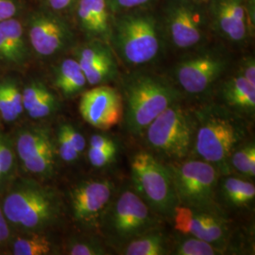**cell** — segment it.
Masks as SVG:
<instances>
[{
  "label": "cell",
  "instance_id": "cell-17",
  "mask_svg": "<svg viewBox=\"0 0 255 255\" xmlns=\"http://www.w3.org/2000/svg\"><path fill=\"white\" fill-rule=\"evenodd\" d=\"M72 9L75 23L85 40L109 42L114 13L106 0H77Z\"/></svg>",
  "mask_w": 255,
  "mask_h": 255
},
{
  "label": "cell",
  "instance_id": "cell-37",
  "mask_svg": "<svg viewBox=\"0 0 255 255\" xmlns=\"http://www.w3.org/2000/svg\"><path fill=\"white\" fill-rule=\"evenodd\" d=\"M237 72L255 85V60L254 55L243 57L237 64Z\"/></svg>",
  "mask_w": 255,
  "mask_h": 255
},
{
  "label": "cell",
  "instance_id": "cell-26",
  "mask_svg": "<svg viewBox=\"0 0 255 255\" xmlns=\"http://www.w3.org/2000/svg\"><path fill=\"white\" fill-rule=\"evenodd\" d=\"M232 171L248 180L255 178V143L254 139H248L237 146L230 157Z\"/></svg>",
  "mask_w": 255,
  "mask_h": 255
},
{
  "label": "cell",
  "instance_id": "cell-2",
  "mask_svg": "<svg viewBox=\"0 0 255 255\" xmlns=\"http://www.w3.org/2000/svg\"><path fill=\"white\" fill-rule=\"evenodd\" d=\"M193 111L197 121L193 153L215 165L220 175L233 174L230 157L250 139L252 122L220 103H203Z\"/></svg>",
  "mask_w": 255,
  "mask_h": 255
},
{
  "label": "cell",
  "instance_id": "cell-29",
  "mask_svg": "<svg viewBox=\"0 0 255 255\" xmlns=\"http://www.w3.org/2000/svg\"><path fill=\"white\" fill-rule=\"evenodd\" d=\"M119 153V146H112L108 148H92L89 147L87 151V156L89 163L93 167L101 169L104 167H108L114 164L117 160Z\"/></svg>",
  "mask_w": 255,
  "mask_h": 255
},
{
  "label": "cell",
  "instance_id": "cell-13",
  "mask_svg": "<svg viewBox=\"0 0 255 255\" xmlns=\"http://www.w3.org/2000/svg\"><path fill=\"white\" fill-rule=\"evenodd\" d=\"M226 214L221 208H201L178 204L168 221L172 222L175 232L201 238L227 253L231 223Z\"/></svg>",
  "mask_w": 255,
  "mask_h": 255
},
{
  "label": "cell",
  "instance_id": "cell-31",
  "mask_svg": "<svg viewBox=\"0 0 255 255\" xmlns=\"http://www.w3.org/2000/svg\"><path fill=\"white\" fill-rule=\"evenodd\" d=\"M112 12L115 14L133 9L152 8L158 0H106Z\"/></svg>",
  "mask_w": 255,
  "mask_h": 255
},
{
  "label": "cell",
  "instance_id": "cell-36",
  "mask_svg": "<svg viewBox=\"0 0 255 255\" xmlns=\"http://www.w3.org/2000/svg\"><path fill=\"white\" fill-rule=\"evenodd\" d=\"M22 9L23 5L20 0H0V23L17 17Z\"/></svg>",
  "mask_w": 255,
  "mask_h": 255
},
{
  "label": "cell",
  "instance_id": "cell-42",
  "mask_svg": "<svg viewBox=\"0 0 255 255\" xmlns=\"http://www.w3.org/2000/svg\"><path fill=\"white\" fill-rule=\"evenodd\" d=\"M2 179H3V178H2V174H1V171H0V182H1Z\"/></svg>",
  "mask_w": 255,
  "mask_h": 255
},
{
  "label": "cell",
  "instance_id": "cell-43",
  "mask_svg": "<svg viewBox=\"0 0 255 255\" xmlns=\"http://www.w3.org/2000/svg\"><path fill=\"white\" fill-rule=\"evenodd\" d=\"M196 1H201V2H206L207 0H196Z\"/></svg>",
  "mask_w": 255,
  "mask_h": 255
},
{
  "label": "cell",
  "instance_id": "cell-8",
  "mask_svg": "<svg viewBox=\"0 0 255 255\" xmlns=\"http://www.w3.org/2000/svg\"><path fill=\"white\" fill-rule=\"evenodd\" d=\"M158 16L166 49L182 54L209 43L212 32L206 2L164 0Z\"/></svg>",
  "mask_w": 255,
  "mask_h": 255
},
{
  "label": "cell",
  "instance_id": "cell-40",
  "mask_svg": "<svg viewBox=\"0 0 255 255\" xmlns=\"http://www.w3.org/2000/svg\"><path fill=\"white\" fill-rule=\"evenodd\" d=\"M0 60L6 64L17 65L15 57L12 54L9 45L1 31H0Z\"/></svg>",
  "mask_w": 255,
  "mask_h": 255
},
{
  "label": "cell",
  "instance_id": "cell-19",
  "mask_svg": "<svg viewBox=\"0 0 255 255\" xmlns=\"http://www.w3.org/2000/svg\"><path fill=\"white\" fill-rule=\"evenodd\" d=\"M216 203L223 211H244L255 206L254 182L233 174L220 175L216 187Z\"/></svg>",
  "mask_w": 255,
  "mask_h": 255
},
{
  "label": "cell",
  "instance_id": "cell-12",
  "mask_svg": "<svg viewBox=\"0 0 255 255\" xmlns=\"http://www.w3.org/2000/svg\"><path fill=\"white\" fill-rule=\"evenodd\" d=\"M24 26L29 45L40 57H54L75 44L70 23L61 13L46 7L29 12Z\"/></svg>",
  "mask_w": 255,
  "mask_h": 255
},
{
  "label": "cell",
  "instance_id": "cell-9",
  "mask_svg": "<svg viewBox=\"0 0 255 255\" xmlns=\"http://www.w3.org/2000/svg\"><path fill=\"white\" fill-rule=\"evenodd\" d=\"M130 184L150 209L169 220L178 205L167 165L148 150H138L130 160Z\"/></svg>",
  "mask_w": 255,
  "mask_h": 255
},
{
  "label": "cell",
  "instance_id": "cell-7",
  "mask_svg": "<svg viewBox=\"0 0 255 255\" xmlns=\"http://www.w3.org/2000/svg\"><path fill=\"white\" fill-rule=\"evenodd\" d=\"M182 101L164 110L141 136L148 151L168 162L185 159L194 150L197 121L193 109L184 106Z\"/></svg>",
  "mask_w": 255,
  "mask_h": 255
},
{
  "label": "cell",
  "instance_id": "cell-30",
  "mask_svg": "<svg viewBox=\"0 0 255 255\" xmlns=\"http://www.w3.org/2000/svg\"><path fill=\"white\" fill-rule=\"evenodd\" d=\"M57 153L61 157V159L68 164H72L77 162L81 155L77 152L72 143L65 135L64 130L59 127L57 132V141H56Z\"/></svg>",
  "mask_w": 255,
  "mask_h": 255
},
{
  "label": "cell",
  "instance_id": "cell-14",
  "mask_svg": "<svg viewBox=\"0 0 255 255\" xmlns=\"http://www.w3.org/2000/svg\"><path fill=\"white\" fill-rule=\"evenodd\" d=\"M116 192V185L109 179L99 178L79 182L69 194L75 222L86 230L99 231L102 215Z\"/></svg>",
  "mask_w": 255,
  "mask_h": 255
},
{
  "label": "cell",
  "instance_id": "cell-25",
  "mask_svg": "<svg viewBox=\"0 0 255 255\" xmlns=\"http://www.w3.org/2000/svg\"><path fill=\"white\" fill-rule=\"evenodd\" d=\"M0 31L5 37L9 48L14 55L17 65L27 62L28 57L27 37L24 23L17 17L8 19L0 23Z\"/></svg>",
  "mask_w": 255,
  "mask_h": 255
},
{
  "label": "cell",
  "instance_id": "cell-33",
  "mask_svg": "<svg viewBox=\"0 0 255 255\" xmlns=\"http://www.w3.org/2000/svg\"><path fill=\"white\" fill-rule=\"evenodd\" d=\"M0 116L6 122H12L18 119L12 109L5 81L0 82Z\"/></svg>",
  "mask_w": 255,
  "mask_h": 255
},
{
  "label": "cell",
  "instance_id": "cell-21",
  "mask_svg": "<svg viewBox=\"0 0 255 255\" xmlns=\"http://www.w3.org/2000/svg\"><path fill=\"white\" fill-rule=\"evenodd\" d=\"M115 252L122 255H170V237L160 226L130 239Z\"/></svg>",
  "mask_w": 255,
  "mask_h": 255
},
{
  "label": "cell",
  "instance_id": "cell-16",
  "mask_svg": "<svg viewBox=\"0 0 255 255\" xmlns=\"http://www.w3.org/2000/svg\"><path fill=\"white\" fill-rule=\"evenodd\" d=\"M82 119L93 127L108 130L122 120L123 102L119 88L109 84L93 86L80 101Z\"/></svg>",
  "mask_w": 255,
  "mask_h": 255
},
{
  "label": "cell",
  "instance_id": "cell-1",
  "mask_svg": "<svg viewBox=\"0 0 255 255\" xmlns=\"http://www.w3.org/2000/svg\"><path fill=\"white\" fill-rule=\"evenodd\" d=\"M119 83L123 102L120 123L128 134L133 137L141 138L147 126L164 110L184 99L169 77L146 68L120 75Z\"/></svg>",
  "mask_w": 255,
  "mask_h": 255
},
{
  "label": "cell",
  "instance_id": "cell-38",
  "mask_svg": "<svg viewBox=\"0 0 255 255\" xmlns=\"http://www.w3.org/2000/svg\"><path fill=\"white\" fill-rule=\"evenodd\" d=\"M119 146L117 141L108 133H94L89 140V147L92 148H108L112 146Z\"/></svg>",
  "mask_w": 255,
  "mask_h": 255
},
{
  "label": "cell",
  "instance_id": "cell-11",
  "mask_svg": "<svg viewBox=\"0 0 255 255\" xmlns=\"http://www.w3.org/2000/svg\"><path fill=\"white\" fill-rule=\"evenodd\" d=\"M212 34L224 45L244 47L255 33V0H207Z\"/></svg>",
  "mask_w": 255,
  "mask_h": 255
},
{
  "label": "cell",
  "instance_id": "cell-27",
  "mask_svg": "<svg viewBox=\"0 0 255 255\" xmlns=\"http://www.w3.org/2000/svg\"><path fill=\"white\" fill-rule=\"evenodd\" d=\"M12 252L15 255H56V246L48 237L40 233H32V236L18 238L12 244Z\"/></svg>",
  "mask_w": 255,
  "mask_h": 255
},
{
  "label": "cell",
  "instance_id": "cell-35",
  "mask_svg": "<svg viewBox=\"0 0 255 255\" xmlns=\"http://www.w3.org/2000/svg\"><path fill=\"white\" fill-rule=\"evenodd\" d=\"M5 82H6L9 100H10L11 105H12V109L14 111L15 115L19 118L24 110L22 91L19 89L18 85L15 83L14 81L5 80Z\"/></svg>",
  "mask_w": 255,
  "mask_h": 255
},
{
  "label": "cell",
  "instance_id": "cell-24",
  "mask_svg": "<svg viewBox=\"0 0 255 255\" xmlns=\"http://www.w3.org/2000/svg\"><path fill=\"white\" fill-rule=\"evenodd\" d=\"M227 253L212 243L201 238L177 233L170 237V255H220Z\"/></svg>",
  "mask_w": 255,
  "mask_h": 255
},
{
  "label": "cell",
  "instance_id": "cell-34",
  "mask_svg": "<svg viewBox=\"0 0 255 255\" xmlns=\"http://www.w3.org/2000/svg\"><path fill=\"white\" fill-rule=\"evenodd\" d=\"M60 128L64 130L65 135L72 143L77 152L80 155L83 154L85 151V148L87 146V144H86L85 137L83 136L82 132L70 123H63Z\"/></svg>",
  "mask_w": 255,
  "mask_h": 255
},
{
  "label": "cell",
  "instance_id": "cell-39",
  "mask_svg": "<svg viewBox=\"0 0 255 255\" xmlns=\"http://www.w3.org/2000/svg\"><path fill=\"white\" fill-rule=\"evenodd\" d=\"M76 1L77 0H44L46 8L59 13H62L68 9H72Z\"/></svg>",
  "mask_w": 255,
  "mask_h": 255
},
{
  "label": "cell",
  "instance_id": "cell-3",
  "mask_svg": "<svg viewBox=\"0 0 255 255\" xmlns=\"http://www.w3.org/2000/svg\"><path fill=\"white\" fill-rule=\"evenodd\" d=\"M109 43L128 70L146 68L166 51L160 19L151 8L115 14Z\"/></svg>",
  "mask_w": 255,
  "mask_h": 255
},
{
  "label": "cell",
  "instance_id": "cell-5",
  "mask_svg": "<svg viewBox=\"0 0 255 255\" xmlns=\"http://www.w3.org/2000/svg\"><path fill=\"white\" fill-rule=\"evenodd\" d=\"M157 216L131 184L116 192L104 211L99 231L106 245L117 250L130 239L161 226Z\"/></svg>",
  "mask_w": 255,
  "mask_h": 255
},
{
  "label": "cell",
  "instance_id": "cell-4",
  "mask_svg": "<svg viewBox=\"0 0 255 255\" xmlns=\"http://www.w3.org/2000/svg\"><path fill=\"white\" fill-rule=\"evenodd\" d=\"M231 65L227 46L207 43L182 53L169 78L184 97L204 98L228 75Z\"/></svg>",
  "mask_w": 255,
  "mask_h": 255
},
{
  "label": "cell",
  "instance_id": "cell-20",
  "mask_svg": "<svg viewBox=\"0 0 255 255\" xmlns=\"http://www.w3.org/2000/svg\"><path fill=\"white\" fill-rule=\"evenodd\" d=\"M22 96L24 110L31 119H46L60 108L57 96L40 81L29 82L22 92Z\"/></svg>",
  "mask_w": 255,
  "mask_h": 255
},
{
  "label": "cell",
  "instance_id": "cell-18",
  "mask_svg": "<svg viewBox=\"0 0 255 255\" xmlns=\"http://www.w3.org/2000/svg\"><path fill=\"white\" fill-rule=\"evenodd\" d=\"M217 87L220 104L251 122L255 120V85L236 72L225 76Z\"/></svg>",
  "mask_w": 255,
  "mask_h": 255
},
{
  "label": "cell",
  "instance_id": "cell-15",
  "mask_svg": "<svg viewBox=\"0 0 255 255\" xmlns=\"http://www.w3.org/2000/svg\"><path fill=\"white\" fill-rule=\"evenodd\" d=\"M74 58L78 61L90 86L111 85L120 78L119 62L109 42L85 40L76 46Z\"/></svg>",
  "mask_w": 255,
  "mask_h": 255
},
{
  "label": "cell",
  "instance_id": "cell-41",
  "mask_svg": "<svg viewBox=\"0 0 255 255\" xmlns=\"http://www.w3.org/2000/svg\"><path fill=\"white\" fill-rule=\"evenodd\" d=\"M9 236L10 233L8 220L3 213V210L0 207V245L4 244L9 239Z\"/></svg>",
  "mask_w": 255,
  "mask_h": 255
},
{
  "label": "cell",
  "instance_id": "cell-28",
  "mask_svg": "<svg viewBox=\"0 0 255 255\" xmlns=\"http://www.w3.org/2000/svg\"><path fill=\"white\" fill-rule=\"evenodd\" d=\"M103 239L98 237L73 238L66 244V252L70 255H111Z\"/></svg>",
  "mask_w": 255,
  "mask_h": 255
},
{
  "label": "cell",
  "instance_id": "cell-23",
  "mask_svg": "<svg viewBox=\"0 0 255 255\" xmlns=\"http://www.w3.org/2000/svg\"><path fill=\"white\" fill-rule=\"evenodd\" d=\"M17 154L24 163L48 150L57 149L48 128H30L20 132L16 143Z\"/></svg>",
  "mask_w": 255,
  "mask_h": 255
},
{
  "label": "cell",
  "instance_id": "cell-22",
  "mask_svg": "<svg viewBox=\"0 0 255 255\" xmlns=\"http://www.w3.org/2000/svg\"><path fill=\"white\" fill-rule=\"evenodd\" d=\"M54 85L64 98H73L88 86L87 80L75 58L64 59L54 70Z\"/></svg>",
  "mask_w": 255,
  "mask_h": 255
},
{
  "label": "cell",
  "instance_id": "cell-10",
  "mask_svg": "<svg viewBox=\"0 0 255 255\" xmlns=\"http://www.w3.org/2000/svg\"><path fill=\"white\" fill-rule=\"evenodd\" d=\"M170 172L178 204L220 208L215 201L219 169L201 158L187 157L165 163Z\"/></svg>",
  "mask_w": 255,
  "mask_h": 255
},
{
  "label": "cell",
  "instance_id": "cell-32",
  "mask_svg": "<svg viewBox=\"0 0 255 255\" xmlns=\"http://www.w3.org/2000/svg\"><path fill=\"white\" fill-rule=\"evenodd\" d=\"M14 169L12 149L5 137L0 135V171L3 179L10 177Z\"/></svg>",
  "mask_w": 255,
  "mask_h": 255
},
{
  "label": "cell",
  "instance_id": "cell-6",
  "mask_svg": "<svg viewBox=\"0 0 255 255\" xmlns=\"http://www.w3.org/2000/svg\"><path fill=\"white\" fill-rule=\"evenodd\" d=\"M2 210L12 225L27 233H41L60 218L62 201L53 189L25 181L6 196Z\"/></svg>",
  "mask_w": 255,
  "mask_h": 255
}]
</instances>
